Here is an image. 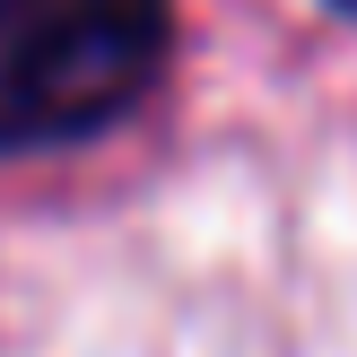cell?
Instances as JSON below:
<instances>
[{"label": "cell", "mask_w": 357, "mask_h": 357, "mask_svg": "<svg viewBox=\"0 0 357 357\" xmlns=\"http://www.w3.org/2000/svg\"><path fill=\"white\" fill-rule=\"evenodd\" d=\"M166 0H0V149L87 139L149 96Z\"/></svg>", "instance_id": "cell-1"}, {"label": "cell", "mask_w": 357, "mask_h": 357, "mask_svg": "<svg viewBox=\"0 0 357 357\" xmlns=\"http://www.w3.org/2000/svg\"><path fill=\"white\" fill-rule=\"evenodd\" d=\"M340 9H357V0H340Z\"/></svg>", "instance_id": "cell-2"}]
</instances>
